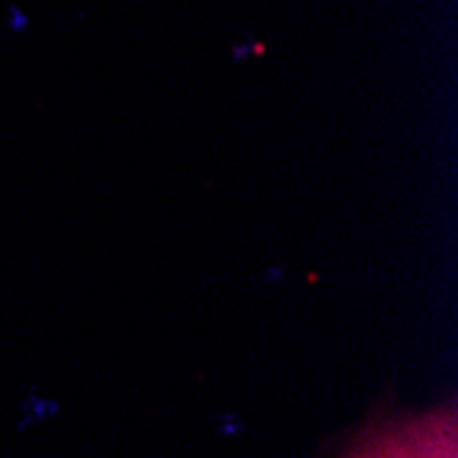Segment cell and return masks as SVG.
Listing matches in <instances>:
<instances>
[{
	"label": "cell",
	"instance_id": "1",
	"mask_svg": "<svg viewBox=\"0 0 458 458\" xmlns=\"http://www.w3.org/2000/svg\"><path fill=\"white\" fill-rule=\"evenodd\" d=\"M344 458H458L455 409L445 406L370 428Z\"/></svg>",
	"mask_w": 458,
	"mask_h": 458
}]
</instances>
